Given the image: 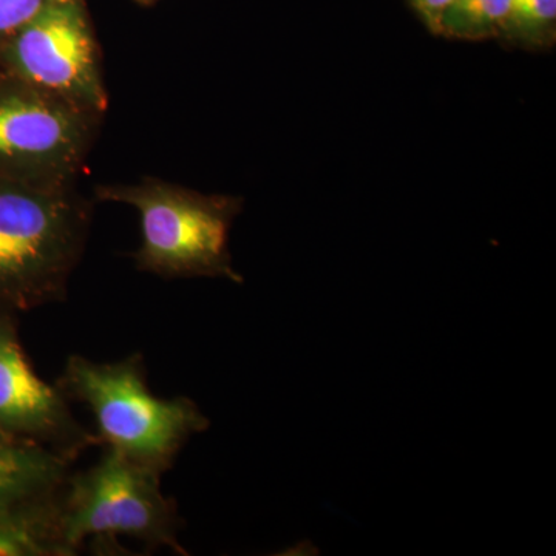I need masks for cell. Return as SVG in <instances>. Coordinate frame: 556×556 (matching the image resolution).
<instances>
[{"mask_svg":"<svg viewBox=\"0 0 556 556\" xmlns=\"http://www.w3.org/2000/svg\"><path fill=\"white\" fill-rule=\"evenodd\" d=\"M89 222L73 185L0 177V295L25 308L62 299Z\"/></svg>","mask_w":556,"mask_h":556,"instance_id":"cell-1","label":"cell"},{"mask_svg":"<svg viewBox=\"0 0 556 556\" xmlns=\"http://www.w3.org/2000/svg\"><path fill=\"white\" fill-rule=\"evenodd\" d=\"M61 391L89 405L110 447L160 473L193 434L208 427L189 399L167 401L150 393L139 356L115 364L72 356Z\"/></svg>","mask_w":556,"mask_h":556,"instance_id":"cell-2","label":"cell"},{"mask_svg":"<svg viewBox=\"0 0 556 556\" xmlns=\"http://www.w3.org/2000/svg\"><path fill=\"white\" fill-rule=\"evenodd\" d=\"M98 199L129 204L141 218L138 269L166 278L223 277L240 283L228 249L239 201L161 181L98 186Z\"/></svg>","mask_w":556,"mask_h":556,"instance_id":"cell-3","label":"cell"},{"mask_svg":"<svg viewBox=\"0 0 556 556\" xmlns=\"http://www.w3.org/2000/svg\"><path fill=\"white\" fill-rule=\"evenodd\" d=\"M160 477V471L112 447L100 463L76 475L58 511L61 541L68 554H76L87 538L113 535L182 552L177 541V510L161 492Z\"/></svg>","mask_w":556,"mask_h":556,"instance_id":"cell-4","label":"cell"},{"mask_svg":"<svg viewBox=\"0 0 556 556\" xmlns=\"http://www.w3.org/2000/svg\"><path fill=\"white\" fill-rule=\"evenodd\" d=\"M100 119L5 73L0 78V177L73 185Z\"/></svg>","mask_w":556,"mask_h":556,"instance_id":"cell-5","label":"cell"},{"mask_svg":"<svg viewBox=\"0 0 556 556\" xmlns=\"http://www.w3.org/2000/svg\"><path fill=\"white\" fill-rule=\"evenodd\" d=\"M13 78L104 115L108 91L86 0H47L27 25L0 47Z\"/></svg>","mask_w":556,"mask_h":556,"instance_id":"cell-6","label":"cell"},{"mask_svg":"<svg viewBox=\"0 0 556 556\" xmlns=\"http://www.w3.org/2000/svg\"><path fill=\"white\" fill-rule=\"evenodd\" d=\"M0 430L17 431L75 452L91 438L73 420L62 391L33 372L10 327L0 324Z\"/></svg>","mask_w":556,"mask_h":556,"instance_id":"cell-7","label":"cell"},{"mask_svg":"<svg viewBox=\"0 0 556 556\" xmlns=\"http://www.w3.org/2000/svg\"><path fill=\"white\" fill-rule=\"evenodd\" d=\"M67 457L36 444H0V510L53 492L64 481Z\"/></svg>","mask_w":556,"mask_h":556,"instance_id":"cell-8","label":"cell"},{"mask_svg":"<svg viewBox=\"0 0 556 556\" xmlns=\"http://www.w3.org/2000/svg\"><path fill=\"white\" fill-rule=\"evenodd\" d=\"M58 511L51 503L0 510V556L70 555L61 541Z\"/></svg>","mask_w":556,"mask_h":556,"instance_id":"cell-9","label":"cell"},{"mask_svg":"<svg viewBox=\"0 0 556 556\" xmlns=\"http://www.w3.org/2000/svg\"><path fill=\"white\" fill-rule=\"evenodd\" d=\"M510 0H452L439 31L453 38L482 39L504 28Z\"/></svg>","mask_w":556,"mask_h":556,"instance_id":"cell-10","label":"cell"},{"mask_svg":"<svg viewBox=\"0 0 556 556\" xmlns=\"http://www.w3.org/2000/svg\"><path fill=\"white\" fill-rule=\"evenodd\" d=\"M556 20V0H510L504 28L525 40H540Z\"/></svg>","mask_w":556,"mask_h":556,"instance_id":"cell-11","label":"cell"},{"mask_svg":"<svg viewBox=\"0 0 556 556\" xmlns=\"http://www.w3.org/2000/svg\"><path fill=\"white\" fill-rule=\"evenodd\" d=\"M47 0H0V47L39 13Z\"/></svg>","mask_w":556,"mask_h":556,"instance_id":"cell-12","label":"cell"},{"mask_svg":"<svg viewBox=\"0 0 556 556\" xmlns=\"http://www.w3.org/2000/svg\"><path fill=\"white\" fill-rule=\"evenodd\" d=\"M412 2L415 9L422 14L430 28L439 31L442 14L447 10L452 0H412Z\"/></svg>","mask_w":556,"mask_h":556,"instance_id":"cell-13","label":"cell"},{"mask_svg":"<svg viewBox=\"0 0 556 556\" xmlns=\"http://www.w3.org/2000/svg\"><path fill=\"white\" fill-rule=\"evenodd\" d=\"M141 5H150V3L156 2V0H137Z\"/></svg>","mask_w":556,"mask_h":556,"instance_id":"cell-14","label":"cell"},{"mask_svg":"<svg viewBox=\"0 0 556 556\" xmlns=\"http://www.w3.org/2000/svg\"><path fill=\"white\" fill-rule=\"evenodd\" d=\"M3 442H9V441H5V431L0 430V444H3Z\"/></svg>","mask_w":556,"mask_h":556,"instance_id":"cell-15","label":"cell"}]
</instances>
